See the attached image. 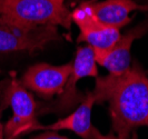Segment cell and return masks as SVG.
Here are the masks:
<instances>
[{"label": "cell", "instance_id": "cell-6", "mask_svg": "<svg viewBox=\"0 0 148 139\" xmlns=\"http://www.w3.org/2000/svg\"><path fill=\"white\" fill-rule=\"evenodd\" d=\"M71 68L73 62L62 66H52L45 62L37 64L27 69L19 82L27 90L29 89L39 97L49 100L53 96L62 94Z\"/></svg>", "mask_w": 148, "mask_h": 139}, {"label": "cell", "instance_id": "cell-8", "mask_svg": "<svg viewBox=\"0 0 148 139\" xmlns=\"http://www.w3.org/2000/svg\"><path fill=\"white\" fill-rule=\"evenodd\" d=\"M148 31V21L141 22L126 34L120 35L117 42L108 50H94L97 65L105 67L110 75H121L130 68L133 42Z\"/></svg>", "mask_w": 148, "mask_h": 139}, {"label": "cell", "instance_id": "cell-10", "mask_svg": "<svg viewBox=\"0 0 148 139\" xmlns=\"http://www.w3.org/2000/svg\"><path fill=\"white\" fill-rule=\"evenodd\" d=\"M96 19L107 27L119 29L132 22L130 12L139 10L147 11L148 6L139 5L134 0H104L91 2Z\"/></svg>", "mask_w": 148, "mask_h": 139}, {"label": "cell", "instance_id": "cell-1", "mask_svg": "<svg viewBox=\"0 0 148 139\" xmlns=\"http://www.w3.org/2000/svg\"><path fill=\"white\" fill-rule=\"evenodd\" d=\"M95 103H108L111 132L132 139L139 127L148 128V77L138 61L121 75L97 77L91 91Z\"/></svg>", "mask_w": 148, "mask_h": 139}, {"label": "cell", "instance_id": "cell-13", "mask_svg": "<svg viewBox=\"0 0 148 139\" xmlns=\"http://www.w3.org/2000/svg\"><path fill=\"white\" fill-rule=\"evenodd\" d=\"M0 139H5V137H3V126L1 124V120H0Z\"/></svg>", "mask_w": 148, "mask_h": 139}, {"label": "cell", "instance_id": "cell-9", "mask_svg": "<svg viewBox=\"0 0 148 139\" xmlns=\"http://www.w3.org/2000/svg\"><path fill=\"white\" fill-rule=\"evenodd\" d=\"M95 97L91 91L86 94L82 103L75 108L73 112L68 114L66 117L60 118L56 123L48 126L40 125L38 130L42 131H60L70 130L78 135L82 139H98L101 135L100 131L91 124V110L95 106Z\"/></svg>", "mask_w": 148, "mask_h": 139}, {"label": "cell", "instance_id": "cell-4", "mask_svg": "<svg viewBox=\"0 0 148 139\" xmlns=\"http://www.w3.org/2000/svg\"><path fill=\"white\" fill-rule=\"evenodd\" d=\"M85 77H98V68L95 59L94 49L86 45L85 47H79L76 51V56L73 61L71 73L67 80L62 94L59 95L58 99L50 103H38L37 115L46 114H69L75 108H77L86 95L78 90V81Z\"/></svg>", "mask_w": 148, "mask_h": 139}, {"label": "cell", "instance_id": "cell-7", "mask_svg": "<svg viewBox=\"0 0 148 139\" xmlns=\"http://www.w3.org/2000/svg\"><path fill=\"white\" fill-rule=\"evenodd\" d=\"M91 2H82L71 12V20L79 28L78 42H87L94 50H108L117 42L120 31L98 21L92 11Z\"/></svg>", "mask_w": 148, "mask_h": 139}, {"label": "cell", "instance_id": "cell-2", "mask_svg": "<svg viewBox=\"0 0 148 139\" xmlns=\"http://www.w3.org/2000/svg\"><path fill=\"white\" fill-rule=\"evenodd\" d=\"M0 17L27 28L60 26L70 31L73 23L65 0H0Z\"/></svg>", "mask_w": 148, "mask_h": 139}, {"label": "cell", "instance_id": "cell-12", "mask_svg": "<svg viewBox=\"0 0 148 139\" xmlns=\"http://www.w3.org/2000/svg\"><path fill=\"white\" fill-rule=\"evenodd\" d=\"M98 139H123V138L118 137V136H117V135H115L114 132H109L108 135H103V134H101Z\"/></svg>", "mask_w": 148, "mask_h": 139}, {"label": "cell", "instance_id": "cell-5", "mask_svg": "<svg viewBox=\"0 0 148 139\" xmlns=\"http://www.w3.org/2000/svg\"><path fill=\"white\" fill-rule=\"evenodd\" d=\"M61 39L58 27L27 28L0 17V53L23 51L34 53L48 44Z\"/></svg>", "mask_w": 148, "mask_h": 139}, {"label": "cell", "instance_id": "cell-3", "mask_svg": "<svg viewBox=\"0 0 148 139\" xmlns=\"http://www.w3.org/2000/svg\"><path fill=\"white\" fill-rule=\"evenodd\" d=\"M11 108L12 117L3 126L5 139H17L22 135L38 131V103L32 94L22 87L16 73L0 82V114Z\"/></svg>", "mask_w": 148, "mask_h": 139}, {"label": "cell", "instance_id": "cell-11", "mask_svg": "<svg viewBox=\"0 0 148 139\" xmlns=\"http://www.w3.org/2000/svg\"><path fill=\"white\" fill-rule=\"evenodd\" d=\"M30 139H69V138L65 137V136H61L57 131H45Z\"/></svg>", "mask_w": 148, "mask_h": 139}]
</instances>
